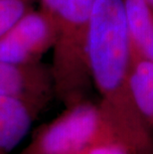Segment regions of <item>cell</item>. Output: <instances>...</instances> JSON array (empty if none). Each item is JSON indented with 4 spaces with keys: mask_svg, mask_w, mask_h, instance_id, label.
<instances>
[{
    "mask_svg": "<svg viewBox=\"0 0 153 154\" xmlns=\"http://www.w3.org/2000/svg\"><path fill=\"white\" fill-rule=\"evenodd\" d=\"M87 64L97 103L118 141L130 154H153V130L131 88L132 54L123 0H96L87 34Z\"/></svg>",
    "mask_w": 153,
    "mask_h": 154,
    "instance_id": "1",
    "label": "cell"
},
{
    "mask_svg": "<svg viewBox=\"0 0 153 154\" xmlns=\"http://www.w3.org/2000/svg\"><path fill=\"white\" fill-rule=\"evenodd\" d=\"M96 0H40L55 28L51 74L55 94L70 106L86 100L93 86L87 64V34Z\"/></svg>",
    "mask_w": 153,
    "mask_h": 154,
    "instance_id": "2",
    "label": "cell"
},
{
    "mask_svg": "<svg viewBox=\"0 0 153 154\" xmlns=\"http://www.w3.org/2000/svg\"><path fill=\"white\" fill-rule=\"evenodd\" d=\"M118 142L99 104L83 100L67 106L36 134L26 154H79L97 143ZM119 143V142H118Z\"/></svg>",
    "mask_w": 153,
    "mask_h": 154,
    "instance_id": "3",
    "label": "cell"
},
{
    "mask_svg": "<svg viewBox=\"0 0 153 154\" xmlns=\"http://www.w3.org/2000/svg\"><path fill=\"white\" fill-rule=\"evenodd\" d=\"M55 28L50 17L40 8H31L0 37V61L28 65L40 63L53 48Z\"/></svg>",
    "mask_w": 153,
    "mask_h": 154,
    "instance_id": "4",
    "label": "cell"
},
{
    "mask_svg": "<svg viewBox=\"0 0 153 154\" xmlns=\"http://www.w3.org/2000/svg\"><path fill=\"white\" fill-rule=\"evenodd\" d=\"M53 94L51 69L41 63L19 65L0 61V96L20 97L43 109Z\"/></svg>",
    "mask_w": 153,
    "mask_h": 154,
    "instance_id": "5",
    "label": "cell"
},
{
    "mask_svg": "<svg viewBox=\"0 0 153 154\" xmlns=\"http://www.w3.org/2000/svg\"><path fill=\"white\" fill-rule=\"evenodd\" d=\"M42 109L16 97L0 96V154H9L24 140Z\"/></svg>",
    "mask_w": 153,
    "mask_h": 154,
    "instance_id": "6",
    "label": "cell"
},
{
    "mask_svg": "<svg viewBox=\"0 0 153 154\" xmlns=\"http://www.w3.org/2000/svg\"><path fill=\"white\" fill-rule=\"evenodd\" d=\"M132 58L153 62V6L146 0H123Z\"/></svg>",
    "mask_w": 153,
    "mask_h": 154,
    "instance_id": "7",
    "label": "cell"
},
{
    "mask_svg": "<svg viewBox=\"0 0 153 154\" xmlns=\"http://www.w3.org/2000/svg\"><path fill=\"white\" fill-rule=\"evenodd\" d=\"M130 83L138 109L153 130V62L132 58Z\"/></svg>",
    "mask_w": 153,
    "mask_h": 154,
    "instance_id": "8",
    "label": "cell"
},
{
    "mask_svg": "<svg viewBox=\"0 0 153 154\" xmlns=\"http://www.w3.org/2000/svg\"><path fill=\"white\" fill-rule=\"evenodd\" d=\"M32 0H0V37L32 8Z\"/></svg>",
    "mask_w": 153,
    "mask_h": 154,
    "instance_id": "9",
    "label": "cell"
},
{
    "mask_svg": "<svg viewBox=\"0 0 153 154\" xmlns=\"http://www.w3.org/2000/svg\"><path fill=\"white\" fill-rule=\"evenodd\" d=\"M79 154H130L129 151L118 142L97 143L87 147Z\"/></svg>",
    "mask_w": 153,
    "mask_h": 154,
    "instance_id": "10",
    "label": "cell"
},
{
    "mask_svg": "<svg viewBox=\"0 0 153 154\" xmlns=\"http://www.w3.org/2000/svg\"><path fill=\"white\" fill-rule=\"evenodd\" d=\"M146 1H147L150 5H152V6H153V0H146Z\"/></svg>",
    "mask_w": 153,
    "mask_h": 154,
    "instance_id": "11",
    "label": "cell"
}]
</instances>
